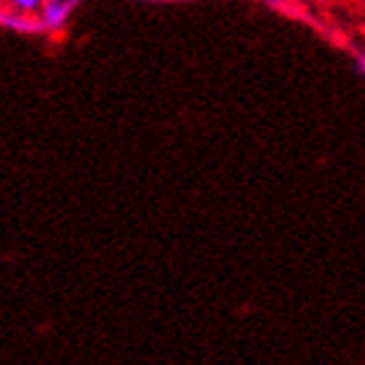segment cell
<instances>
[{
    "label": "cell",
    "instance_id": "cell-6",
    "mask_svg": "<svg viewBox=\"0 0 365 365\" xmlns=\"http://www.w3.org/2000/svg\"><path fill=\"white\" fill-rule=\"evenodd\" d=\"M152 3H168V0H152Z\"/></svg>",
    "mask_w": 365,
    "mask_h": 365
},
{
    "label": "cell",
    "instance_id": "cell-2",
    "mask_svg": "<svg viewBox=\"0 0 365 365\" xmlns=\"http://www.w3.org/2000/svg\"><path fill=\"white\" fill-rule=\"evenodd\" d=\"M0 26H8V29H19V31H42L37 16H26L19 14L14 8H8L0 3Z\"/></svg>",
    "mask_w": 365,
    "mask_h": 365
},
{
    "label": "cell",
    "instance_id": "cell-3",
    "mask_svg": "<svg viewBox=\"0 0 365 365\" xmlns=\"http://www.w3.org/2000/svg\"><path fill=\"white\" fill-rule=\"evenodd\" d=\"M3 6L14 8V11H19V14H26V16H37V11L42 8V3L45 0H0Z\"/></svg>",
    "mask_w": 365,
    "mask_h": 365
},
{
    "label": "cell",
    "instance_id": "cell-5",
    "mask_svg": "<svg viewBox=\"0 0 365 365\" xmlns=\"http://www.w3.org/2000/svg\"><path fill=\"white\" fill-rule=\"evenodd\" d=\"M316 3H321V6H329V3H331V0H316Z\"/></svg>",
    "mask_w": 365,
    "mask_h": 365
},
{
    "label": "cell",
    "instance_id": "cell-1",
    "mask_svg": "<svg viewBox=\"0 0 365 365\" xmlns=\"http://www.w3.org/2000/svg\"><path fill=\"white\" fill-rule=\"evenodd\" d=\"M76 3L78 0H45L42 8L37 11L39 26L45 31H61L68 24Z\"/></svg>",
    "mask_w": 365,
    "mask_h": 365
},
{
    "label": "cell",
    "instance_id": "cell-4",
    "mask_svg": "<svg viewBox=\"0 0 365 365\" xmlns=\"http://www.w3.org/2000/svg\"><path fill=\"white\" fill-rule=\"evenodd\" d=\"M358 66H360V71L365 73V50H360V55H358Z\"/></svg>",
    "mask_w": 365,
    "mask_h": 365
}]
</instances>
